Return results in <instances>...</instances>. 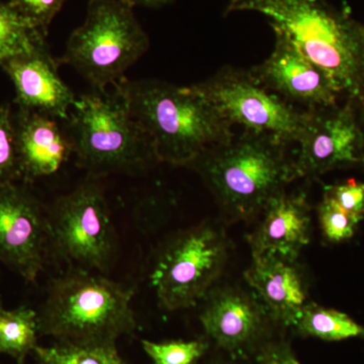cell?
I'll return each instance as SVG.
<instances>
[{"instance_id": "2e32d148", "label": "cell", "mask_w": 364, "mask_h": 364, "mask_svg": "<svg viewBox=\"0 0 364 364\" xmlns=\"http://www.w3.org/2000/svg\"><path fill=\"white\" fill-rule=\"evenodd\" d=\"M262 220L248 242L253 257L273 254L296 261L310 242V207L304 193H279L263 212Z\"/></svg>"}, {"instance_id": "8fae6325", "label": "cell", "mask_w": 364, "mask_h": 364, "mask_svg": "<svg viewBox=\"0 0 364 364\" xmlns=\"http://www.w3.org/2000/svg\"><path fill=\"white\" fill-rule=\"evenodd\" d=\"M349 98L339 107L308 111L299 136L298 156L293 160L296 178H315L343 165L364 163V135L356 107Z\"/></svg>"}, {"instance_id": "30bf717a", "label": "cell", "mask_w": 364, "mask_h": 364, "mask_svg": "<svg viewBox=\"0 0 364 364\" xmlns=\"http://www.w3.org/2000/svg\"><path fill=\"white\" fill-rule=\"evenodd\" d=\"M52 253L49 212L16 182L0 186V261L35 282Z\"/></svg>"}, {"instance_id": "4316f807", "label": "cell", "mask_w": 364, "mask_h": 364, "mask_svg": "<svg viewBox=\"0 0 364 364\" xmlns=\"http://www.w3.org/2000/svg\"><path fill=\"white\" fill-rule=\"evenodd\" d=\"M261 364H284L282 363V358L279 348L268 349V350L263 352L260 358Z\"/></svg>"}, {"instance_id": "9c48e42d", "label": "cell", "mask_w": 364, "mask_h": 364, "mask_svg": "<svg viewBox=\"0 0 364 364\" xmlns=\"http://www.w3.org/2000/svg\"><path fill=\"white\" fill-rule=\"evenodd\" d=\"M53 252L75 269L104 274L112 267L117 241L102 189L86 182L55 202L49 212Z\"/></svg>"}, {"instance_id": "f1b7e54d", "label": "cell", "mask_w": 364, "mask_h": 364, "mask_svg": "<svg viewBox=\"0 0 364 364\" xmlns=\"http://www.w3.org/2000/svg\"><path fill=\"white\" fill-rule=\"evenodd\" d=\"M280 358H282V363L284 364H301L294 358L293 353L287 349L279 348Z\"/></svg>"}, {"instance_id": "4dcf8cb0", "label": "cell", "mask_w": 364, "mask_h": 364, "mask_svg": "<svg viewBox=\"0 0 364 364\" xmlns=\"http://www.w3.org/2000/svg\"><path fill=\"white\" fill-rule=\"evenodd\" d=\"M239 1H240V0H231V2H230L229 6H234V4H238Z\"/></svg>"}, {"instance_id": "d6986e66", "label": "cell", "mask_w": 364, "mask_h": 364, "mask_svg": "<svg viewBox=\"0 0 364 364\" xmlns=\"http://www.w3.org/2000/svg\"><path fill=\"white\" fill-rule=\"evenodd\" d=\"M39 334L38 313L26 306L6 311L0 320V353L25 363L26 356L37 346Z\"/></svg>"}, {"instance_id": "f546056e", "label": "cell", "mask_w": 364, "mask_h": 364, "mask_svg": "<svg viewBox=\"0 0 364 364\" xmlns=\"http://www.w3.org/2000/svg\"><path fill=\"white\" fill-rule=\"evenodd\" d=\"M6 311V310H4V306H2L1 303H0V320H1L2 317H4Z\"/></svg>"}, {"instance_id": "484cf974", "label": "cell", "mask_w": 364, "mask_h": 364, "mask_svg": "<svg viewBox=\"0 0 364 364\" xmlns=\"http://www.w3.org/2000/svg\"><path fill=\"white\" fill-rule=\"evenodd\" d=\"M325 195L351 214L364 215V183L351 179L338 186H328Z\"/></svg>"}, {"instance_id": "cb8c5ba5", "label": "cell", "mask_w": 364, "mask_h": 364, "mask_svg": "<svg viewBox=\"0 0 364 364\" xmlns=\"http://www.w3.org/2000/svg\"><path fill=\"white\" fill-rule=\"evenodd\" d=\"M143 349L158 364H193L207 350L202 341L154 343L144 340Z\"/></svg>"}, {"instance_id": "d4e9b609", "label": "cell", "mask_w": 364, "mask_h": 364, "mask_svg": "<svg viewBox=\"0 0 364 364\" xmlns=\"http://www.w3.org/2000/svg\"><path fill=\"white\" fill-rule=\"evenodd\" d=\"M67 0H9V4L46 37L52 21Z\"/></svg>"}, {"instance_id": "3957f363", "label": "cell", "mask_w": 364, "mask_h": 364, "mask_svg": "<svg viewBox=\"0 0 364 364\" xmlns=\"http://www.w3.org/2000/svg\"><path fill=\"white\" fill-rule=\"evenodd\" d=\"M287 143L270 134L244 131L203 151L188 167L200 174L227 219L245 221L296 179Z\"/></svg>"}, {"instance_id": "7402d4cb", "label": "cell", "mask_w": 364, "mask_h": 364, "mask_svg": "<svg viewBox=\"0 0 364 364\" xmlns=\"http://www.w3.org/2000/svg\"><path fill=\"white\" fill-rule=\"evenodd\" d=\"M318 215L323 233L331 242H341L351 238L356 226L363 219L361 215L347 212L326 195L318 205Z\"/></svg>"}, {"instance_id": "8992f818", "label": "cell", "mask_w": 364, "mask_h": 364, "mask_svg": "<svg viewBox=\"0 0 364 364\" xmlns=\"http://www.w3.org/2000/svg\"><path fill=\"white\" fill-rule=\"evenodd\" d=\"M149 48L133 9L121 0H90L82 26L71 33L60 64L70 65L97 92L121 82Z\"/></svg>"}, {"instance_id": "6da1fadb", "label": "cell", "mask_w": 364, "mask_h": 364, "mask_svg": "<svg viewBox=\"0 0 364 364\" xmlns=\"http://www.w3.org/2000/svg\"><path fill=\"white\" fill-rule=\"evenodd\" d=\"M238 11L267 16L273 31L287 35L364 109V23L327 0H240L227 13Z\"/></svg>"}, {"instance_id": "ffe728a7", "label": "cell", "mask_w": 364, "mask_h": 364, "mask_svg": "<svg viewBox=\"0 0 364 364\" xmlns=\"http://www.w3.org/2000/svg\"><path fill=\"white\" fill-rule=\"evenodd\" d=\"M33 353L41 364H127L116 344H68L37 346Z\"/></svg>"}, {"instance_id": "603a6c76", "label": "cell", "mask_w": 364, "mask_h": 364, "mask_svg": "<svg viewBox=\"0 0 364 364\" xmlns=\"http://www.w3.org/2000/svg\"><path fill=\"white\" fill-rule=\"evenodd\" d=\"M18 179L14 114L9 105H0V186L14 183Z\"/></svg>"}, {"instance_id": "7a4b0ae2", "label": "cell", "mask_w": 364, "mask_h": 364, "mask_svg": "<svg viewBox=\"0 0 364 364\" xmlns=\"http://www.w3.org/2000/svg\"><path fill=\"white\" fill-rule=\"evenodd\" d=\"M114 90L149 138L157 161L188 166L207 148L235 136L233 126L188 86L124 78Z\"/></svg>"}, {"instance_id": "e575fe53", "label": "cell", "mask_w": 364, "mask_h": 364, "mask_svg": "<svg viewBox=\"0 0 364 364\" xmlns=\"http://www.w3.org/2000/svg\"><path fill=\"white\" fill-rule=\"evenodd\" d=\"M233 364H235V363H233Z\"/></svg>"}, {"instance_id": "5bb4252c", "label": "cell", "mask_w": 364, "mask_h": 364, "mask_svg": "<svg viewBox=\"0 0 364 364\" xmlns=\"http://www.w3.org/2000/svg\"><path fill=\"white\" fill-rule=\"evenodd\" d=\"M205 298L200 316L203 329L215 343L232 353L252 347L272 320L259 299L241 289L224 287Z\"/></svg>"}, {"instance_id": "5b68a950", "label": "cell", "mask_w": 364, "mask_h": 364, "mask_svg": "<svg viewBox=\"0 0 364 364\" xmlns=\"http://www.w3.org/2000/svg\"><path fill=\"white\" fill-rule=\"evenodd\" d=\"M67 123L76 162L91 176L131 173L157 161L149 138L114 90L76 98Z\"/></svg>"}, {"instance_id": "52a82bcc", "label": "cell", "mask_w": 364, "mask_h": 364, "mask_svg": "<svg viewBox=\"0 0 364 364\" xmlns=\"http://www.w3.org/2000/svg\"><path fill=\"white\" fill-rule=\"evenodd\" d=\"M227 256L224 231L210 223L174 236L158 254L150 274L160 306L167 311L196 306L219 279Z\"/></svg>"}, {"instance_id": "83f0119b", "label": "cell", "mask_w": 364, "mask_h": 364, "mask_svg": "<svg viewBox=\"0 0 364 364\" xmlns=\"http://www.w3.org/2000/svg\"><path fill=\"white\" fill-rule=\"evenodd\" d=\"M121 1L133 9L136 6H159L167 4L170 0H121Z\"/></svg>"}, {"instance_id": "ba28073f", "label": "cell", "mask_w": 364, "mask_h": 364, "mask_svg": "<svg viewBox=\"0 0 364 364\" xmlns=\"http://www.w3.org/2000/svg\"><path fill=\"white\" fill-rule=\"evenodd\" d=\"M188 88L214 105L232 126L270 134L287 144L298 142L308 117V111H299L261 85L251 69L226 66Z\"/></svg>"}, {"instance_id": "d6a6232c", "label": "cell", "mask_w": 364, "mask_h": 364, "mask_svg": "<svg viewBox=\"0 0 364 364\" xmlns=\"http://www.w3.org/2000/svg\"><path fill=\"white\" fill-rule=\"evenodd\" d=\"M155 364H158V363H155Z\"/></svg>"}, {"instance_id": "4fadbf2b", "label": "cell", "mask_w": 364, "mask_h": 364, "mask_svg": "<svg viewBox=\"0 0 364 364\" xmlns=\"http://www.w3.org/2000/svg\"><path fill=\"white\" fill-rule=\"evenodd\" d=\"M58 59L49 52L46 42L31 52L0 61L16 90L18 109L40 112L67 121L76 97L60 77Z\"/></svg>"}, {"instance_id": "277c9868", "label": "cell", "mask_w": 364, "mask_h": 364, "mask_svg": "<svg viewBox=\"0 0 364 364\" xmlns=\"http://www.w3.org/2000/svg\"><path fill=\"white\" fill-rule=\"evenodd\" d=\"M134 289L87 270L53 280L38 313L39 334L59 343L116 344L135 331Z\"/></svg>"}, {"instance_id": "1f68e13d", "label": "cell", "mask_w": 364, "mask_h": 364, "mask_svg": "<svg viewBox=\"0 0 364 364\" xmlns=\"http://www.w3.org/2000/svg\"><path fill=\"white\" fill-rule=\"evenodd\" d=\"M16 364H23V363H16Z\"/></svg>"}, {"instance_id": "e0dca14e", "label": "cell", "mask_w": 364, "mask_h": 364, "mask_svg": "<svg viewBox=\"0 0 364 364\" xmlns=\"http://www.w3.org/2000/svg\"><path fill=\"white\" fill-rule=\"evenodd\" d=\"M245 279L273 321L293 327L306 305V289L294 260L273 254L253 257Z\"/></svg>"}, {"instance_id": "ac0fdd59", "label": "cell", "mask_w": 364, "mask_h": 364, "mask_svg": "<svg viewBox=\"0 0 364 364\" xmlns=\"http://www.w3.org/2000/svg\"><path fill=\"white\" fill-rule=\"evenodd\" d=\"M293 327L301 334L325 341H341L364 336V327L354 322L346 314L314 303L304 306Z\"/></svg>"}, {"instance_id": "7c38bea8", "label": "cell", "mask_w": 364, "mask_h": 364, "mask_svg": "<svg viewBox=\"0 0 364 364\" xmlns=\"http://www.w3.org/2000/svg\"><path fill=\"white\" fill-rule=\"evenodd\" d=\"M269 58L251 69L268 90L306 111L337 105L342 95L331 76L299 51L291 40L279 31Z\"/></svg>"}, {"instance_id": "9a60e30c", "label": "cell", "mask_w": 364, "mask_h": 364, "mask_svg": "<svg viewBox=\"0 0 364 364\" xmlns=\"http://www.w3.org/2000/svg\"><path fill=\"white\" fill-rule=\"evenodd\" d=\"M14 122L21 181L33 182L52 176L73 154L70 138L56 119L18 109Z\"/></svg>"}, {"instance_id": "44dd1931", "label": "cell", "mask_w": 364, "mask_h": 364, "mask_svg": "<svg viewBox=\"0 0 364 364\" xmlns=\"http://www.w3.org/2000/svg\"><path fill=\"white\" fill-rule=\"evenodd\" d=\"M46 36L11 4L0 1V61L31 52Z\"/></svg>"}, {"instance_id": "836d02e7", "label": "cell", "mask_w": 364, "mask_h": 364, "mask_svg": "<svg viewBox=\"0 0 364 364\" xmlns=\"http://www.w3.org/2000/svg\"><path fill=\"white\" fill-rule=\"evenodd\" d=\"M363 164H364V163H363Z\"/></svg>"}]
</instances>
